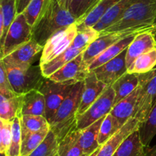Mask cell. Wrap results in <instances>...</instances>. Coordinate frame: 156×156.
Instances as JSON below:
<instances>
[{"instance_id": "1", "label": "cell", "mask_w": 156, "mask_h": 156, "mask_svg": "<svg viewBox=\"0 0 156 156\" xmlns=\"http://www.w3.org/2000/svg\"><path fill=\"white\" fill-rule=\"evenodd\" d=\"M76 22V18L63 7L59 0H51L45 13L32 27L33 40L44 47L56 32Z\"/></svg>"}, {"instance_id": "2", "label": "cell", "mask_w": 156, "mask_h": 156, "mask_svg": "<svg viewBox=\"0 0 156 156\" xmlns=\"http://www.w3.org/2000/svg\"><path fill=\"white\" fill-rule=\"evenodd\" d=\"M83 89L84 81L75 84L69 96L49 121L50 129L55 133L59 142L67 135L76 130L77 112L82 99Z\"/></svg>"}, {"instance_id": "3", "label": "cell", "mask_w": 156, "mask_h": 156, "mask_svg": "<svg viewBox=\"0 0 156 156\" xmlns=\"http://www.w3.org/2000/svg\"><path fill=\"white\" fill-rule=\"evenodd\" d=\"M156 23V0H136L122 18L100 35Z\"/></svg>"}, {"instance_id": "4", "label": "cell", "mask_w": 156, "mask_h": 156, "mask_svg": "<svg viewBox=\"0 0 156 156\" xmlns=\"http://www.w3.org/2000/svg\"><path fill=\"white\" fill-rule=\"evenodd\" d=\"M156 32V23L152 24H146L140 25L137 27L130 28L117 32H110V33L100 35L99 38L96 41L91 43L83 52V60L88 66L90 65L91 62L101 54L104 50L108 49L113 44L127 38L129 37L136 36L140 34L145 32Z\"/></svg>"}, {"instance_id": "5", "label": "cell", "mask_w": 156, "mask_h": 156, "mask_svg": "<svg viewBox=\"0 0 156 156\" xmlns=\"http://www.w3.org/2000/svg\"><path fill=\"white\" fill-rule=\"evenodd\" d=\"M5 69L14 91L18 95L25 94L31 90H39L46 79L40 64H34L26 69Z\"/></svg>"}, {"instance_id": "6", "label": "cell", "mask_w": 156, "mask_h": 156, "mask_svg": "<svg viewBox=\"0 0 156 156\" xmlns=\"http://www.w3.org/2000/svg\"><path fill=\"white\" fill-rule=\"evenodd\" d=\"M32 39V27L28 24L24 14H18L9 28L4 43L1 46L0 60Z\"/></svg>"}, {"instance_id": "7", "label": "cell", "mask_w": 156, "mask_h": 156, "mask_svg": "<svg viewBox=\"0 0 156 156\" xmlns=\"http://www.w3.org/2000/svg\"><path fill=\"white\" fill-rule=\"evenodd\" d=\"M137 74L142 90L135 118L142 123L156 104V67L151 71Z\"/></svg>"}, {"instance_id": "8", "label": "cell", "mask_w": 156, "mask_h": 156, "mask_svg": "<svg viewBox=\"0 0 156 156\" xmlns=\"http://www.w3.org/2000/svg\"><path fill=\"white\" fill-rule=\"evenodd\" d=\"M115 93L111 86L108 87L92 105L77 117L76 130H82L111 113L114 106Z\"/></svg>"}, {"instance_id": "9", "label": "cell", "mask_w": 156, "mask_h": 156, "mask_svg": "<svg viewBox=\"0 0 156 156\" xmlns=\"http://www.w3.org/2000/svg\"><path fill=\"white\" fill-rule=\"evenodd\" d=\"M77 33V25L76 23H74L52 35L44 44L40 65L49 62L66 50L71 46Z\"/></svg>"}, {"instance_id": "10", "label": "cell", "mask_w": 156, "mask_h": 156, "mask_svg": "<svg viewBox=\"0 0 156 156\" xmlns=\"http://www.w3.org/2000/svg\"><path fill=\"white\" fill-rule=\"evenodd\" d=\"M74 85L56 82L49 78H46L39 90L45 98V116L48 122L54 116L62 102L69 96Z\"/></svg>"}, {"instance_id": "11", "label": "cell", "mask_w": 156, "mask_h": 156, "mask_svg": "<svg viewBox=\"0 0 156 156\" xmlns=\"http://www.w3.org/2000/svg\"><path fill=\"white\" fill-rule=\"evenodd\" d=\"M44 47L32 39L1 59L6 68L26 69L41 60Z\"/></svg>"}, {"instance_id": "12", "label": "cell", "mask_w": 156, "mask_h": 156, "mask_svg": "<svg viewBox=\"0 0 156 156\" xmlns=\"http://www.w3.org/2000/svg\"><path fill=\"white\" fill-rule=\"evenodd\" d=\"M90 70L83 60V52L49 77L53 81L76 84L85 80Z\"/></svg>"}, {"instance_id": "13", "label": "cell", "mask_w": 156, "mask_h": 156, "mask_svg": "<svg viewBox=\"0 0 156 156\" xmlns=\"http://www.w3.org/2000/svg\"><path fill=\"white\" fill-rule=\"evenodd\" d=\"M126 56V49L118 56L102 64L92 71L95 73L99 80L110 87L127 72Z\"/></svg>"}, {"instance_id": "14", "label": "cell", "mask_w": 156, "mask_h": 156, "mask_svg": "<svg viewBox=\"0 0 156 156\" xmlns=\"http://www.w3.org/2000/svg\"><path fill=\"white\" fill-rule=\"evenodd\" d=\"M108 86L99 80L93 71H90L84 80V89L80 105L77 112V117L83 114L93 102L102 94Z\"/></svg>"}, {"instance_id": "15", "label": "cell", "mask_w": 156, "mask_h": 156, "mask_svg": "<svg viewBox=\"0 0 156 156\" xmlns=\"http://www.w3.org/2000/svg\"><path fill=\"white\" fill-rule=\"evenodd\" d=\"M140 122L133 117L129 119L111 139L101 145L97 156H113L121 144L135 131L138 130Z\"/></svg>"}, {"instance_id": "16", "label": "cell", "mask_w": 156, "mask_h": 156, "mask_svg": "<svg viewBox=\"0 0 156 156\" xmlns=\"http://www.w3.org/2000/svg\"><path fill=\"white\" fill-rule=\"evenodd\" d=\"M141 90V86L139 85L131 94L113 106L110 113L118 119L122 125H124L129 119L135 117L138 108L139 97Z\"/></svg>"}, {"instance_id": "17", "label": "cell", "mask_w": 156, "mask_h": 156, "mask_svg": "<svg viewBox=\"0 0 156 156\" xmlns=\"http://www.w3.org/2000/svg\"><path fill=\"white\" fill-rule=\"evenodd\" d=\"M155 33L145 32L134 38L126 49V62L127 68L130 67L138 57L156 47Z\"/></svg>"}, {"instance_id": "18", "label": "cell", "mask_w": 156, "mask_h": 156, "mask_svg": "<svg viewBox=\"0 0 156 156\" xmlns=\"http://www.w3.org/2000/svg\"><path fill=\"white\" fill-rule=\"evenodd\" d=\"M24 115L46 116L45 98L40 90H31L22 95L18 117Z\"/></svg>"}, {"instance_id": "19", "label": "cell", "mask_w": 156, "mask_h": 156, "mask_svg": "<svg viewBox=\"0 0 156 156\" xmlns=\"http://www.w3.org/2000/svg\"><path fill=\"white\" fill-rule=\"evenodd\" d=\"M104 118H101L84 129L79 130V144L85 154H91L101 147L98 143V136Z\"/></svg>"}, {"instance_id": "20", "label": "cell", "mask_w": 156, "mask_h": 156, "mask_svg": "<svg viewBox=\"0 0 156 156\" xmlns=\"http://www.w3.org/2000/svg\"><path fill=\"white\" fill-rule=\"evenodd\" d=\"M135 1L136 0H120L105 13L93 28L99 32L108 28L118 21Z\"/></svg>"}, {"instance_id": "21", "label": "cell", "mask_w": 156, "mask_h": 156, "mask_svg": "<svg viewBox=\"0 0 156 156\" xmlns=\"http://www.w3.org/2000/svg\"><path fill=\"white\" fill-rule=\"evenodd\" d=\"M140 85L137 73L126 72L111 85L115 93L114 105L133 93Z\"/></svg>"}, {"instance_id": "22", "label": "cell", "mask_w": 156, "mask_h": 156, "mask_svg": "<svg viewBox=\"0 0 156 156\" xmlns=\"http://www.w3.org/2000/svg\"><path fill=\"white\" fill-rule=\"evenodd\" d=\"M120 0H101L98 4L84 18L76 21L78 32L93 27L104 15Z\"/></svg>"}, {"instance_id": "23", "label": "cell", "mask_w": 156, "mask_h": 156, "mask_svg": "<svg viewBox=\"0 0 156 156\" xmlns=\"http://www.w3.org/2000/svg\"><path fill=\"white\" fill-rule=\"evenodd\" d=\"M85 50V49H77L70 46L66 50L62 52L59 56L56 57L49 62L41 65L43 74L46 78H49L55 72L57 71L69 62L73 61Z\"/></svg>"}, {"instance_id": "24", "label": "cell", "mask_w": 156, "mask_h": 156, "mask_svg": "<svg viewBox=\"0 0 156 156\" xmlns=\"http://www.w3.org/2000/svg\"><path fill=\"white\" fill-rule=\"evenodd\" d=\"M17 16L16 0H0V44L4 43L7 32Z\"/></svg>"}, {"instance_id": "25", "label": "cell", "mask_w": 156, "mask_h": 156, "mask_svg": "<svg viewBox=\"0 0 156 156\" xmlns=\"http://www.w3.org/2000/svg\"><path fill=\"white\" fill-rule=\"evenodd\" d=\"M135 37L136 36H132L129 37L127 38H125V39L113 44L112 46H111L108 49L104 50L88 66V69H89L90 71H92V70H94L97 67H100L102 64H105L108 61L112 60L113 58L118 56L123 50L127 49L128 46L130 44V43L132 42Z\"/></svg>"}, {"instance_id": "26", "label": "cell", "mask_w": 156, "mask_h": 156, "mask_svg": "<svg viewBox=\"0 0 156 156\" xmlns=\"http://www.w3.org/2000/svg\"><path fill=\"white\" fill-rule=\"evenodd\" d=\"M113 156H146V148L142 143L138 130L121 144Z\"/></svg>"}, {"instance_id": "27", "label": "cell", "mask_w": 156, "mask_h": 156, "mask_svg": "<svg viewBox=\"0 0 156 156\" xmlns=\"http://www.w3.org/2000/svg\"><path fill=\"white\" fill-rule=\"evenodd\" d=\"M100 1L101 0H59V2L77 21L86 16Z\"/></svg>"}, {"instance_id": "28", "label": "cell", "mask_w": 156, "mask_h": 156, "mask_svg": "<svg viewBox=\"0 0 156 156\" xmlns=\"http://www.w3.org/2000/svg\"><path fill=\"white\" fill-rule=\"evenodd\" d=\"M22 95L4 96L0 94V119L13 121L18 116Z\"/></svg>"}, {"instance_id": "29", "label": "cell", "mask_w": 156, "mask_h": 156, "mask_svg": "<svg viewBox=\"0 0 156 156\" xmlns=\"http://www.w3.org/2000/svg\"><path fill=\"white\" fill-rule=\"evenodd\" d=\"M83 152L79 141V130L67 135L59 142L58 156H82Z\"/></svg>"}, {"instance_id": "30", "label": "cell", "mask_w": 156, "mask_h": 156, "mask_svg": "<svg viewBox=\"0 0 156 156\" xmlns=\"http://www.w3.org/2000/svg\"><path fill=\"white\" fill-rule=\"evenodd\" d=\"M50 130V126L37 132L21 135V156H29L44 141Z\"/></svg>"}, {"instance_id": "31", "label": "cell", "mask_w": 156, "mask_h": 156, "mask_svg": "<svg viewBox=\"0 0 156 156\" xmlns=\"http://www.w3.org/2000/svg\"><path fill=\"white\" fill-rule=\"evenodd\" d=\"M156 67V47L143 54L133 61L127 72L132 73H143Z\"/></svg>"}, {"instance_id": "32", "label": "cell", "mask_w": 156, "mask_h": 156, "mask_svg": "<svg viewBox=\"0 0 156 156\" xmlns=\"http://www.w3.org/2000/svg\"><path fill=\"white\" fill-rule=\"evenodd\" d=\"M138 132L145 148L149 147L152 139L156 136V104L152 108L147 119L140 124Z\"/></svg>"}, {"instance_id": "33", "label": "cell", "mask_w": 156, "mask_h": 156, "mask_svg": "<svg viewBox=\"0 0 156 156\" xmlns=\"http://www.w3.org/2000/svg\"><path fill=\"white\" fill-rule=\"evenodd\" d=\"M50 2L51 0H31L27 5L22 13L31 27H33L45 13Z\"/></svg>"}, {"instance_id": "34", "label": "cell", "mask_w": 156, "mask_h": 156, "mask_svg": "<svg viewBox=\"0 0 156 156\" xmlns=\"http://www.w3.org/2000/svg\"><path fill=\"white\" fill-rule=\"evenodd\" d=\"M59 142L51 129L37 148L29 156H58Z\"/></svg>"}, {"instance_id": "35", "label": "cell", "mask_w": 156, "mask_h": 156, "mask_svg": "<svg viewBox=\"0 0 156 156\" xmlns=\"http://www.w3.org/2000/svg\"><path fill=\"white\" fill-rule=\"evenodd\" d=\"M122 124L114 116L108 113L101 122L99 132L98 143L101 146L109 140L121 127Z\"/></svg>"}, {"instance_id": "36", "label": "cell", "mask_w": 156, "mask_h": 156, "mask_svg": "<svg viewBox=\"0 0 156 156\" xmlns=\"http://www.w3.org/2000/svg\"><path fill=\"white\" fill-rule=\"evenodd\" d=\"M21 119V135L37 132L50 126L48 120L44 116L24 115Z\"/></svg>"}, {"instance_id": "37", "label": "cell", "mask_w": 156, "mask_h": 156, "mask_svg": "<svg viewBox=\"0 0 156 156\" xmlns=\"http://www.w3.org/2000/svg\"><path fill=\"white\" fill-rule=\"evenodd\" d=\"M100 36V32L93 27L87 28L84 30L78 32L76 38L73 40L71 47L77 49H86L91 43L98 39Z\"/></svg>"}, {"instance_id": "38", "label": "cell", "mask_w": 156, "mask_h": 156, "mask_svg": "<svg viewBox=\"0 0 156 156\" xmlns=\"http://www.w3.org/2000/svg\"><path fill=\"white\" fill-rule=\"evenodd\" d=\"M21 119L19 117H15L12 122V139L11 143L7 152V156H21Z\"/></svg>"}, {"instance_id": "39", "label": "cell", "mask_w": 156, "mask_h": 156, "mask_svg": "<svg viewBox=\"0 0 156 156\" xmlns=\"http://www.w3.org/2000/svg\"><path fill=\"white\" fill-rule=\"evenodd\" d=\"M13 121L0 119V153H6L9 148L12 139Z\"/></svg>"}, {"instance_id": "40", "label": "cell", "mask_w": 156, "mask_h": 156, "mask_svg": "<svg viewBox=\"0 0 156 156\" xmlns=\"http://www.w3.org/2000/svg\"><path fill=\"white\" fill-rule=\"evenodd\" d=\"M0 94L4 96H14L17 94L12 87L5 67L2 61H0Z\"/></svg>"}, {"instance_id": "41", "label": "cell", "mask_w": 156, "mask_h": 156, "mask_svg": "<svg viewBox=\"0 0 156 156\" xmlns=\"http://www.w3.org/2000/svg\"><path fill=\"white\" fill-rule=\"evenodd\" d=\"M30 1L31 0H16L17 15L22 13Z\"/></svg>"}, {"instance_id": "42", "label": "cell", "mask_w": 156, "mask_h": 156, "mask_svg": "<svg viewBox=\"0 0 156 156\" xmlns=\"http://www.w3.org/2000/svg\"><path fill=\"white\" fill-rule=\"evenodd\" d=\"M146 156H156V145L146 148Z\"/></svg>"}, {"instance_id": "43", "label": "cell", "mask_w": 156, "mask_h": 156, "mask_svg": "<svg viewBox=\"0 0 156 156\" xmlns=\"http://www.w3.org/2000/svg\"><path fill=\"white\" fill-rule=\"evenodd\" d=\"M0 156H7L5 153H0Z\"/></svg>"}, {"instance_id": "44", "label": "cell", "mask_w": 156, "mask_h": 156, "mask_svg": "<svg viewBox=\"0 0 156 156\" xmlns=\"http://www.w3.org/2000/svg\"><path fill=\"white\" fill-rule=\"evenodd\" d=\"M88 155H89V154H83V155H82V156H88Z\"/></svg>"}, {"instance_id": "45", "label": "cell", "mask_w": 156, "mask_h": 156, "mask_svg": "<svg viewBox=\"0 0 156 156\" xmlns=\"http://www.w3.org/2000/svg\"><path fill=\"white\" fill-rule=\"evenodd\" d=\"M155 41H156V32H155Z\"/></svg>"}, {"instance_id": "46", "label": "cell", "mask_w": 156, "mask_h": 156, "mask_svg": "<svg viewBox=\"0 0 156 156\" xmlns=\"http://www.w3.org/2000/svg\"></svg>"}]
</instances>
